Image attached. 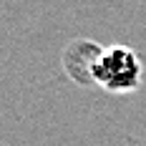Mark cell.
<instances>
[{"label": "cell", "instance_id": "cell-1", "mask_svg": "<svg viewBox=\"0 0 146 146\" xmlns=\"http://www.w3.org/2000/svg\"><path fill=\"white\" fill-rule=\"evenodd\" d=\"M93 81L113 93H129L141 83V63L131 48L111 45L103 50V58L93 73Z\"/></svg>", "mask_w": 146, "mask_h": 146}, {"label": "cell", "instance_id": "cell-2", "mask_svg": "<svg viewBox=\"0 0 146 146\" xmlns=\"http://www.w3.org/2000/svg\"><path fill=\"white\" fill-rule=\"evenodd\" d=\"M101 45H96L93 40H73L66 50H63V68L71 76L76 83H96L93 81V73L98 68V63L103 58Z\"/></svg>", "mask_w": 146, "mask_h": 146}]
</instances>
